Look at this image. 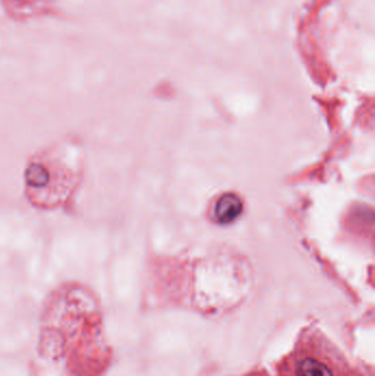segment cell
Wrapping results in <instances>:
<instances>
[{
	"instance_id": "cell-1",
	"label": "cell",
	"mask_w": 375,
	"mask_h": 376,
	"mask_svg": "<svg viewBox=\"0 0 375 376\" xmlns=\"http://www.w3.org/2000/svg\"><path fill=\"white\" fill-rule=\"evenodd\" d=\"M42 317L41 345L53 359H67L69 371L103 373V315L99 298L77 282L60 285L47 297Z\"/></svg>"
},
{
	"instance_id": "cell-2",
	"label": "cell",
	"mask_w": 375,
	"mask_h": 376,
	"mask_svg": "<svg viewBox=\"0 0 375 376\" xmlns=\"http://www.w3.org/2000/svg\"><path fill=\"white\" fill-rule=\"evenodd\" d=\"M83 175L81 145L73 140L57 142L30 159L25 172L28 201L39 209L63 207L77 194Z\"/></svg>"
},
{
	"instance_id": "cell-3",
	"label": "cell",
	"mask_w": 375,
	"mask_h": 376,
	"mask_svg": "<svg viewBox=\"0 0 375 376\" xmlns=\"http://www.w3.org/2000/svg\"><path fill=\"white\" fill-rule=\"evenodd\" d=\"M242 209V201L239 196L231 193L225 194L218 198L213 207V218L221 225L230 223L241 215Z\"/></svg>"
},
{
	"instance_id": "cell-4",
	"label": "cell",
	"mask_w": 375,
	"mask_h": 376,
	"mask_svg": "<svg viewBox=\"0 0 375 376\" xmlns=\"http://www.w3.org/2000/svg\"><path fill=\"white\" fill-rule=\"evenodd\" d=\"M298 375L299 376H332L330 370L316 361V360L306 359L301 362L298 365Z\"/></svg>"
}]
</instances>
